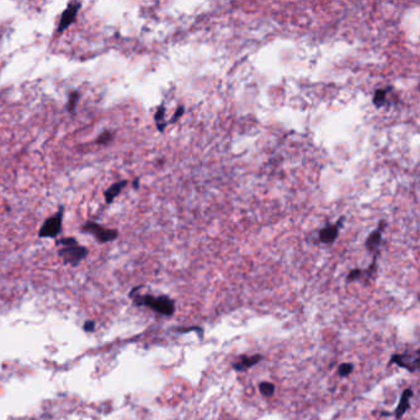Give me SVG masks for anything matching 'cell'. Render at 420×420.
I'll return each mask as SVG.
<instances>
[{
    "label": "cell",
    "instance_id": "obj_3",
    "mask_svg": "<svg viewBox=\"0 0 420 420\" xmlns=\"http://www.w3.org/2000/svg\"><path fill=\"white\" fill-rule=\"evenodd\" d=\"M80 230L86 234H91L95 240L100 244H106L110 241H114L119 238V230L114 229V228H106L102 224H99L96 222H88L84 223L80 227Z\"/></svg>",
    "mask_w": 420,
    "mask_h": 420
},
{
    "label": "cell",
    "instance_id": "obj_4",
    "mask_svg": "<svg viewBox=\"0 0 420 420\" xmlns=\"http://www.w3.org/2000/svg\"><path fill=\"white\" fill-rule=\"evenodd\" d=\"M63 217H64V206H59L58 211L53 216L48 217L42 223L38 237L40 238H57L62 232Z\"/></svg>",
    "mask_w": 420,
    "mask_h": 420
},
{
    "label": "cell",
    "instance_id": "obj_2",
    "mask_svg": "<svg viewBox=\"0 0 420 420\" xmlns=\"http://www.w3.org/2000/svg\"><path fill=\"white\" fill-rule=\"evenodd\" d=\"M130 297L132 298L137 306H146L153 309L157 313L163 314V316H173L175 312V303L172 298L168 296H152V295H141L138 293L137 287L133 288L130 293Z\"/></svg>",
    "mask_w": 420,
    "mask_h": 420
},
{
    "label": "cell",
    "instance_id": "obj_7",
    "mask_svg": "<svg viewBox=\"0 0 420 420\" xmlns=\"http://www.w3.org/2000/svg\"><path fill=\"white\" fill-rule=\"evenodd\" d=\"M343 222H344V217L338 220L337 223H334V224H329L325 228H323V229H320L319 234H318V239L320 243H323V244L334 243L335 239L338 238V235H339Z\"/></svg>",
    "mask_w": 420,
    "mask_h": 420
},
{
    "label": "cell",
    "instance_id": "obj_14",
    "mask_svg": "<svg viewBox=\"0 0 420 420\" xmlns=\"http://www.w3.org/2000/svg\"><path fill=\"white\" fill-rule=\"evenodd\" d=\"M164 115H165V107L162 105V106L158 107L156 115H154V120H156L157 127H158V130L160 131V132H163L164 128L167 127V123L164 122Z\"/></svg>",
    "mask_w": 420,
    "mask_h": 420
},
{
    "label": "cell",
    "instance_id": "obj_17",
    "mask_svg": "<svg viewBox=\"0 0 420 420\" xmlns=\"http://www.w3.org/2000/svg\"><path fill=\"white\" fill-rule=\"evenodd\" d=\"M353 370H354L353 365L348 364V362H346V364L340 365L339 369H338V372H339V375L341 377H348L349 375L353 372Z\"/></svg>",
    "mask_w": 420,
    "mask_h": 420
},
{
    "label": "cell",
    "instance_id": "obj_16",
    "mask_svg": "<svg viewBox=\"0 0 420 420\" xmlns=\"http://www.w3.org/2000/svg\"><path fill=\"white\" fill-rule=\"evenodd\" d=\"M259 390H260L261 395L265 397H271L275 393V386L271 382H261L259 385Z\"/></svg>",
    "mask_w": 420,
    "mask_h": 420
},
{
    "label": "cell",
    "instance_id": "obj_5",
    "mask_svg": "<svg viewBox=\"0 0 420 420\" xmlns=\"http://www.w3.org/2000/svg\"><path fill=\"white\" fill-rule=\"evenodd\" d=\"M80 7H81V2L79 1L69 2V4L67 5L64 11H63L62 15H60L58 27H57V32L63 33L70 25H72V23H74Z\"/></svg>",
    "mask_w": 420,
    "mask_h": 420
},
{
    "label": "cell",
    "instance_id": "obj_19",
    "mask_svg": "<svg viewBox=\"0 0 420 420\" xmlns=\"http://www.w3.org/2000/svg\"><path fill=\"white\" fill-rule=\"evenodd\" d=\"M95 327H96V323L94 322V320H86L83 325L85 332H94V330H95Z\"/></svg>",
    "mask_w": 420,
    "mask_h": 420
},
{
    "label": "cell",
    "instance_id": "obj_8",
    "mask_svg": "<svg viewBox=\"0 0 420 420\" xmlns=\"http://www.w3.org/2000/svg\"><path fill=\"white\" fill-rule=\"evenodd\" d=\"M385 228H386V222H385V220H382V222H380V224H379V227H377V229H375L374 232H372L371 234L369 235V238H367V239H366V243H365V245H366L367 250H369V251H376V250H379L381 240H382V234H383V230H385Z\"/></svg>",
    "mask_w": 420,
    "mask_h": 420
},
{
    "label": "cell",
    "instance_id": "obj_6",
    "mask_svg": "<svg viewBox=\"0 0 420 420\" xmlns=\"http://www.w3.org/2000/svg\"><path fill=\"white\" fill-rule=\"evenodd\" d=\"M391 362L392 364H397L398 366L404 367L408 371L416 372L418 370L419 366V353L416 351V353H406V354H397V355H393L392 359H391Z\"/></svg>",
    "mask_w": 420,
    "mask_h": 420
},
{
    "label": "cell",
    "instance_id": "obj_10",
    "mask_svg": "<svg viewBox=\"0 0 420 420\" xmlns=\"http://www.w3.org/2000/svg\"><path fill=\"white\" fill-rule=\"evenodd\" d=\"M261 360L260 355H253V356H241V358L233 365V369L235 371H245L249 367L254 366Z\"/></svg>",
    "mask_w": 420,
    "mask_h": 420
},
{
    "label": "cell",
    "instance_id": "obj_18",
    "mask_svg": "<svg viewBox=\"0 0 420 420\" xmlns=\"http://www.w3.org/2000/svg\"><path fill=\"white\" fill-rule=\"evenodd\" d=\"M364 274V271H362V270H360V269H355V270H351L350 272H349V275H348V280L349 282H350V281H355V280H358V279H360L361 277V275Z\"/></svg>",
    "mask_w": 420,
    "mask_h": 420
},
{
    "label": "cell",
    "instance_id": "obj_12",
    "mask_svg": "<svg viewBox=\"0 0 420 420\" xmlns=\"http://www.w3.org/2000/svg\"><path fill=\"white\" fill-rule=\"evenodd\" d=\"M391 86H387V88L386 89H379V90L376 91V93H375V95H374V105L376 107H382L383 105L386 104V102H387V95H388V93H390L391 91Z\"/></svg>",
    "mask_w": 420,
    "mask_h": 420
},
{
    "label": "cell",
    "instance_id": "obj_11",
    "mask_svg": "<svg viewBox=\"0 0 420 420\" xmlns=\"http://www.w3.org/2000/svg\"><path fill=\"white\" fill-rule=\"evenodd\" d=\"M412 396H413V391L411 388H407L403 392L400 404H398L397 409H396V418L397 419H401L404 416V413L409 409V400L412 398Z\"/></svg>",
    "mask_w": 420,
    "mask_h": 420
},
{
    "label": "cell",
    "instance_id": "obj_20",
    "mask_svg": "<svg viewBox=\"0 0 420 420\" xmlns=\"http://www.w3.org/2000/svg\"><path fill=\"white\" fill-rule=\"evenodd\" d=\"M184 114V107L183 106H180L179 109H178V111H177V114L174 115V116H173V119L169 121V122H168V125H169V123H173V122H175V121H177L178 119H179V117L181 116V115Z\"/></svg>",
    "mask_w": 420,
    "mask_h": 420
},
{
    "label": "cell",
    "instance_id": "obj_15",
    "mask_svg": "<svg viewBox=\"0 0 420 420\" xmlns=\"http://www.w3.org/2000/svg\"><path fill=\"white\" fill-rule=\"evenodd\" d=\"M112 141H114V133H112L111 131L106 130L98 136L95 143L100 144V146H107V144L111 143Z\"/></svg>",
    "mask_w": 420,
    "mask_h": 420
},
{
    "label": "cell",
    "instance_id": "obj_13",
    "mask_svg": "<svg viewBox=\"0 0 420 420\" xmlns=\"http://www.w3.org/2000/svg\"><path fill=\"white\" fill-rule=\"evenodd\" d=\"M79 99H80V93L78 90L72 91V93L69 94V98H68V102H67L68 111L72 112V114L75 111L78 102H79Z\"/></svg>",
    "mask_w": 420,
    "mask_h": 420
},
{
    "label": "cell",
    "instance_id": "obj_9",
    "mask_svg": "<svg viewBox=\"0 0 420 420\" xmlns=\"http://www.w3.org/2000/svg\"><path fill=\"white\" fill-rule=\"evenodd\" d=\"M127 184H128L127 180H120V181H117V183L112 184L110 188H107V190H105V193H104L105 202H106L107 205L112 204L115 199L120 195L121 191L127 186Z\"/></svg>",
    "mask_w": 420,
    "mask_h": 420
},
{
    "label": "cell",
    "instance_id": "obj_21",
    "mask_svg": "<svg viewBox=\"0 0 420 420\" xmlns=\"http://www.w3.org/2000/svg\"><path fill=\"white\" fill-rule=\"evenodd\" d=\"M133 188H135L136 190H137V189L140 188V179H138V178L135 181H133Z\"/></svg>",
    "mask_w": 420,
    "mask_h": 420
},
{
    "label": "cell",
    "instance_id": "obj_1",
    "mask_svg": "<svg viewBox=\"0 0 420 420\" xmlns=\"http://www.w3.org/2000/svg\"><path fill=\"white\" fill-rule=\"evenodd\" d=\"M57 246H62L58 250L59 258L63 262L70 266H78L89 255V249L78 244L74 237H64L56 240Z\"/></svg>",
    "mask_w": 420,
    "mask_h": 420
}]
</instances>
